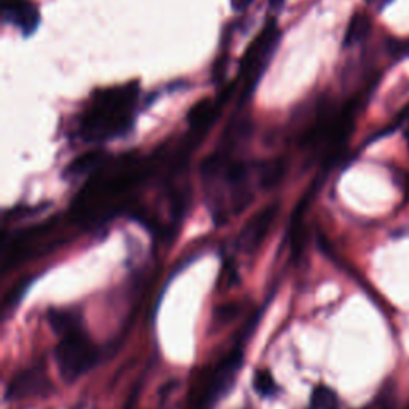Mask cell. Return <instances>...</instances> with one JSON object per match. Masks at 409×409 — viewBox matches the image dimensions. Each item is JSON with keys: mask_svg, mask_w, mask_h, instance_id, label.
<instances>
[{"mask_svg": "<svg viewBox=\"0 0 409 409\" xmlns=\"http://www.w3.org/2000/svg\"><path fill=\"white\" fill-rule=\"evenodd\" d=\"M50 389V380L43 366H32L23 369L10 380L7 389V400L21 401L24 398L42 395Z\"/></svg>", "mask_w": 409, "mask_h": 409, "instance_id": "5", "label": "cell"}, {"mask_svg": "<svg viewBox=\"0 0 409 409\" xmlns=\"http://www.w3.org/2000/svg\"><path fill=\"white\" fill-rule=\"evenodd\" d=\"M26 286H27V283H20L18 286H15V288L12 290V292H10V295L5 297V302H3V311H7V308H12L13 306H16V304L20 302V299H21V296H23V292H24V290H26Z\"/></svg>", "mask_w": 409, "mask_h": 409, "instance_id": "15", "label": "cell"}, {"mask_svg": "<svg viewBox=\"0 0 409 409\" xmlns=\"http://www.w3.org/2000/svg\"><path fill=\"white\" fill-rule=\"evenodd\" d=\"M104 152L101 151H93V152H87L84 156L77 157L73 163L69 165L68 170H66V174L68 176H82L87 173H91L99 168V165L104 162Z\"/></svg>", "mask_w": 409, "mask_h": 409, "instance_id": "10", "label": "cell"}, {"mask_svg": "<svg viewBox=\"0 0 409 409\" xmlns=\"http://www.w3.org/2000/svg\"><path fill=\"white\" fill-rule=\"evenodd\" d=\"M239 312H240V304H235V302L224 304V306L216 308V312H214V320H216L218 325H225L229 323L230 320H234L237 315H239Z\"/></svg>", "mask_w": 409, "mask_h": 409, "instance_id": "14", "label": "cell"}, {"mask_svg": "<svg viewBox=\"0 0 409 409\" xmlns=\"http://www.w3.org/2000/svg\"><path fill=\"white\" fill-rule=\"evenodd\" d=\"M308 409H339V396L326 385L315 387L311 395Z\"/></svg>", "mask_w": 409, "mask_h": 409, "instance_id": "11", "label": "cell"}, {"mask_svg": "<svg viewBox=\"0 0 409 409\" xmlns=\"http://www.w3.org/2000/svg\"><path fill=\"white\" fill-rule=\"evenodd\" d=\"M278 213V203H272L264 207L248 221L245 228L241 229L239 235V248L245 251H253L264 241L267 232L272 228L275 218Z\"/></svg>", "mask_w": 409, "mask_h": 409, "instance_id": "6", "label": "cell"}, {"mask_svg": "<svg viewBox=\"0 0 409 409\" xmlns=\"http://www.w3.org/2000/svg\"><path fill=\"white\" fill-rule=\"evenodd\" d=\"M369 31H371V20H369V16L364 13H355L352 16L349 27H347L344 45L352 47L355 43L364 40L368 37Z\"/></svg>", "mask_w": 409, "mask_h": 409, "instance_id": "9", "label": "cell"}, {"mask_svg": "<svg viewBox=\"0 0 409 409\" xmlns=\"http://www.w3.org/2000/svg\"><path fill=\"white\" fill-rule=\"evenodd\" d=\"M285 0H269V7L272 12H278V10L283 7Z\"/></svg>", "mask_w": 409, "mask_h": 409, "instance_id": "16", "label": "cell"}, {"mask_svg": "<svg viewBox=\"0 0 409 409\" xmlns=\"http://www.w3.org/2000/svg\"><path fill=\"white\" fill-rule=\"evenodd\" d=\"M253 385L254 390H256L261 396H272L275 392H277V384H275L272 374H270L267 369H259V371L254 374Z\"/></svg>", "mask_w": 409, "mask_h": 409, "instance_id": "13", "label": "cell"}, {"mask_svg": "<svg viewBox=\"0 0 409 409\" xmlns=\"http://www.w3.org/2000/svg\"><path fill=\"white\" fill-rule=\"evenodd\" d=\"M278 37L277 21L270 20L264 29L259 32V36L254 38L251 45L248 47L240 63V77L246 79V87L241 93V101H246L253 95L254 88L258 87L265 68H267L270 54L277 48Z\"/></svg>", "mask_w": 409, "mask_h": 409, "instance_id": "3", "label": "cell"}, {"mask_svg": "<svg viewBox=\"0 0 409 409\" xmlns=\"http://www.w3.org/2000/svg\"><path fill=\"white\" fill-rule=\"evenodd\" d=\"M58 371L66 380H75L95 366L99 360L98 347L90 341L85 331L61 337L54 350Z\"/></svg>", "mask_w": 409, "mask_h": 409, "instance_id": "2", "label": "cell"}, {"mask_svg": "<svg viewBox=\"0 0 409 409\" xmlns=\"http://www.w3.org/2000/svg\"><path fill=\"white\" fill-rule=\"evenodd\" d=\"M3 18L8 23L20 27L24 36L34 34L38 23H40L38 10L29 0H5Z\"/></svg>", "mask_w": 409, "mask_h": 409, "instance_id": "7", "label": "cell"}, {"mask_svg": "<svg viewBox=\"0 0 409 409\" xmlns=\"http://www.w3.org/2000/svg\"><path fill=\"white\" fill-rule=\"evenodd\" d=\"M48 320L54 333L61 337L84 331L80 313L70 311V308H54L50 312Z\"/></svg>", "mask_w": 409, "mask_h": 409, "instance_id": "8", "label": "cell"}, {"mask_svg": "<svg viewBox=\"0 0 409 409\" xmlns=\"http://www.w3.org/2000/svg\"><path fill=\"white\" fill-rule=\"evenodd\" d=\"M285 162L283 160H272V162L264 163L259 168V182L264 189H270L275 184H278V181L283 178L285 174Z\"/></svg>", "mask_w": 409, "mask_h": 409, "instance_id": "12", "label": "cell"}, {"mask_svg": "<svg viewBox=\"0 0 409 409\" xmlns=\"http://www.w3.org/2000/svg\"><path fill=\"white\" fill-rule=\"evenodd\" d=\"M137 98V84L101 93L98 101L82 119L80 135L87 142L106 141L120 136L131 126V110Z\"/></svg>", "mask_w": 409, "mask_h": 409, "instance_id": "1", "label": "cell"}, {"mask_svg": "<svg viewBox=\"0 0 409 409\" xmlns=\"http://www.w3.org/2000/svg\"><path fill=\"white\" fill-rule=\"evenodd\" d=\"M243 362V352L234 350L219 363L216 371L213 373L211 379L208 380L207 387H204L203 395L197 403L195 409H214L221 398L225 396V394L230 390L232 384H234L235 375L241 368Z\"/></svg>", "mask_w": 409, "mask_h": 409, "instance_id": "4", "label": "cell"}]
</instances>
